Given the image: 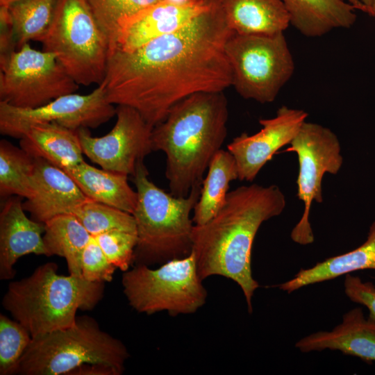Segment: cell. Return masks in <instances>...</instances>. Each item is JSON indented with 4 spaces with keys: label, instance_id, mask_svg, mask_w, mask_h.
<instances>
[{
    "label": "cell",
    "instance_id": "obj_5",
    "mask_svg": "<svg viewBox=\"0 0 375 375\" xmlns=\"http://www.w3.org/2000/svg\"><path fill=\"white\" fill-rule=\"evenodd\" d=\"M148 176L143 160L139 161L133 176L138 194L132 214L137 233L133 265L150 267L191 253L194 222L190 213L200 197L201 184L195 185L188 196L176 197Z\"/></svg>",
    "mask_w": 375,
    "mask_h": 375
},
{
    "label": "cell",
    "instance_id": "obj_4",
    "mask_svg": "<svg viewBox=\"0 0 375 375\" xmlns=\"http://www.w3.org/2000/svg\"><path fill=\"white\" fill-rule=\"evenodd\" d=\"M57 270L54 262L39 266L28 277L10 282L2 299L3 308L32 338L73 326L78 310L93 309L103 296V283Z\"/></svg>",
    "mask_w": 375,
    "mask_h": 375
},
{
    "label": "cell",
    "instance_id": "obj_24",
    "mask_svg": "<svg viewBox=\"0 0 375 375\" xmlns=\"http://www.w3.org/2000/svg\"><path fill=\"white\" fill-rule=\"evenodd\" d=\"M44 225L43 242L47 256L65 258L69 274L82 277V254L92 235L72 214L56 216Z\"/></svg>",
    "mask_w": 375,
    "mask_h": 375
},
{
    "label": "cell",
    "instance_id": "obj_10",
    "mask_svg": "<svg viewBox=\"0 0 375 375\" xmlns=\"http://www.w3.org/2000/svg\"><path fill=\"white\" fill-rule=\"evenodd\" d=\"M0 101L35 108L76 92L78 85L54 54L33 49L29 43L0 56Z\"/></svg>",
    "mask_w": 375,
    "mask_h": 375
},
{
    "label": "cell",
    "instance_id": "obj_37",
    "mask_svg": "<svg viewBox=\"0 0 375 375\" xmlns=\"http://www.w3.org/2000/svg\"><path fill=\"white\" fill-rule=\"evenodd\" d=\"M372 16L375 17V0L373 1Z\"/></svg>",
    "mask_w": 375,
    "mask_h": 375
},
{
    "label": "cell",
    "instance_id": "obj_28",
    "mask_svg": "<svg viewBox=\"0 0 375 375\" xmlns=\"http://www.w3.org/2000/svg\"><path fill=\"white\" fill-rule=\"evenodd\" d=\"M73 215L92 236L113 230L136 233L132 214L90 199L81 205Z\"/></svg>",
    "mask_w": 375,
    "mask_h": 375
},
{
    "label": "cell",
    "instance_id": "obj_2",
    "mask_svg": "<svg viewBox=\"0 0 375 375\" xmlns=\"http://www.w3.org/2000/svg\"><path fill=\"white\" fill-rule=\"evenodd\" d=\"M286 206L276 185H242L228 192L222 208L208 222L194 225L192 250L203 281L221 276L236 283L252 312V297L260 287L252 276L251 250L260 226L280 215Z\"/></svg>",
    "mask_w": 375,
    "mask_h": 375
},
{
    "label": "cell",
    "instance_id": "obj_13",
    "mask_svg": "<svg viewBox=\"0 0 375 375\" xmlns=\"http://www.w3.org/2000/svg\"><path fill=\"white\" fill-rule=\"evenodd\" d=\"M116 117L113 128L101 137L92 136L89 128L77 130L83 153L104 169L133 176L138 162L153 151V127L127 106H117Z\"/></svg>",
    "mask_w": 375,
    "mask_h": 375
},
{
    "label": "cell",
    "instance_id": "obj_23",
    "mask_svg": "<svg viewBox=\"0 0 375 375\" xmlns=\"http://www.w3.org/2000/svg\"><path fill=\"white\" fill-rule=\"evenodd\" d=\"M64 171L90 199L133 214L138 194L129 185L128 175L99 169L85 161Z\"/></svg>",
    "mask_w": 375,
    "mask_h": 375
},
{
    "label": "cell",
    "instance_id": "obj_8",
    "mask_svg": "<svg viewBox=\"0 0 375 375\" xmlns=\"http://www.w3.org/2000/svg\"><path fill=\"white\" fill-rule=\"evenodd\" d=\"M202 281L192 251L156 269L134 265L122 279L124 295L135 310L146 315L167 311L172 317L194 313L205 304L208 293Z\"/></svg>",
    "mask_w": 375,
    "mask_h": 375
},
{
    "label": "cell",
    "instance_id": "obj_11",
    "mask_svg": "<svg viewBox=\"0 0 375 375\" xmlns=\"http://www.w3.org/2000/svg\"><path fill=\"white\" fill-rule=\"evenodd\" d=\"M290 144L285 151L297 155V197L304 206L290 237L295 243L308 245L315 240L309 220L312 201L322 203L324 175L337 174L342 166L343 157L338 136L330 128L316 123L305 121Z\"/></svg>",
    "mask_w": 375,
    "mask_h": 375
},
{
    "label": "cell",
    "instance_id": "obj_21",
    "mask_svg": "<svg viewBox=\"0 0 375 375\" xmlns=\"http://www.w3.org/2000/svg\"><path fill=\"white\" fill-rule=\"evenodd\" d=\"M363 269L375 270V219L369 226L366 240L358 247L326 258L310 268L301 269L292 278L277 287L290 294L310 285Z\"/></svg>",
    "mask_w": 375,
    "mask_h": 375
},
{
    "label": "cell",
    "instance_id": "obj_32",
    "mask_svg": "<svg viewBox=\"0 0 375 375\" xmlns=\"http://www.w3.org/2000/svg\"><path fill=\"white\" fill-rule=\"evenodd\" d=\"M116 269L92 236L82 254V277L90 282H110Z\"/></svg>",
    "mask_w": 375,
    "mask_h": 375
},
{
    "label": "cell",
    "instance_id": "obj_9",
    "mask_svg": "<svg viewBox=\"0 0 375 375\" xmlns=\"http://www.w3.org/2000/svg\"><path fill=\"white\" fill-rule=\"evenodd\" d=\"M225 52L232 70V86L244 99L260 103L274 101L294 71L283 33H233L226 42Z\"/></svg>",
    "mask_w": 375,
    "mask_h": 375
},
{
    "label": "cell",
    "instance_id": "obj_27",
    "mask_svg": "<svg viewBox=\"0 0 375 375\" xmlns=\"http://www.w3.org/2000/svg\"><path fill=\"white\" fill-rule=\"evenodd\" d=\"M35 158L21 147L6 140L0 142V195L4 199L18 196L27 199Z\"/></svg>",
    "mask_w": 375,
    "mask_h": 375
},
{
    "label": "cell",
    "instance_id": "obj_19",
    "mask_svg": "<svg viewBox=\"0 0 375 375\" xmlns=\"http://www.w3.org/2000/svg\"><path fill=\"white\" fill-rule=\"evenodd\" d=\"M19 140L20 147L31 157L44 159L63 170L84 161L77 131L56 123L33 124Z\"/></svg>",
    "mask_w": 375,
    "mask_h": 375
},
{
    "label": "cell",
    "instance_id": "obj_26",
    "mask_svg": "<svg viewBox=\"0 0 375 375\" xmlns=\"http://www.w3.org/2000/svg\"><path fill=\"white\" fill-rule=\"evenodd\" d=\"M58 0H15L6 6L15 49L29 41L42 42L51 24Z\"/></svg>",
    "mask_w": 375,
    "mask_h": 375
},
{
    "label": "cell",
    "instance_id": "obj_7",
    "mask_svg": "<svg viewBox=\"0 0 375 375\" xmlns=\"http://www.w3.org/2000/svg\"><path fill=\"white\" fill-rule=\"evenodd\" d=\"M42 44L78 85L103 81L109 41L85 0H58Z\"/></svg>",
    "mask_w": 375,
    "mask_h": 375
},
{
    "label": "cell",
    "instance_id": "obj_31",
    "mask_svg": "<svg viewBox=\"0 0 375 375\" xmlns=\"http://www.w3.org/2000/svg\"><path fill=\"white\" fill-rule=\"evenodd\" d=\"M93 237L116 268L124 272L133 265L137 233L113 230Z\"/></svg>",
    "mask_w": 375,
    "mask_h": 375
},
{
    "label": "cell",
    "instance_id": "obj_15",
    "mask_svg": "<svg viewBox=\"0 0 375 375\" xmlns=\"http://www.w3.org/2000/svg\"><path fill=\"white\" fill-rule=\"evenodd\" d=\"M213 1L162 0L140 10L119 23L115 50L131 52L178 31L207 11Z\"/></svg>",
    "mask_w": 375,
    "mask_h": 375
},
{
    "label": "cell",
    "instance_id": "obj_35",
    "mask_svg": "<svg viewBox=\"0 0 375 375\" xmlns=\"http://www.w3.org/2000/svg\"><path fill=\"white\" fill-rule=\"evenodd\" d=\"M351 5L356 10H361L370 15L372 13V4L374 0H344Z\"/></svg>",
    "mask_w": 375,
    "mask_h": 375
},
{
    "label": "cell",
    "instance_id": "obj_6",
    "mask_svg": "<svg viewBox=\"0 0 375 375\" xmlns=\"http://www.w3.org/2000/svg\"><path fill=\"white\" fill-rule=\"evenodd\" d=\"M128 357L124 344L102 331L94 319L77 317L70 327L32 338L16 374H69L83 364L97 363L110 365L122 374Z\"/></svg>",
    "mask_w": 375,
    "mask_h": 375
},
{
    "label": "cell",
    "instance_id": "obj_1",
    "mask_svg": "<svg viewBox=\"0 0 375 375\" xmlns=\"http://www.w3.org/2000/svg\"><path fill=\"white\" fill-rule=\"evenodd\" d=\"M233 33L214 0L178 31L131 52L114 51L103 81L108 101L134 108L154 127L189 96L224 92L233 83L225 46Z\"/></svg>",
    "mask_w": 375,
    "mask_h": 375
},
{
    "label": "cell",
    "instance_id": "obj_34",
    "mask_svg": "<svg viewBox=\"0 0 375 375\" xmlns=\"http://www.w3.org/2000/svg\"><path fill=\"white\" fill-rule=\"evenodd\" d=\"M112 367L97 363H86L73 369L68 375H120Z\"/></svg>",
    "mask_w": 375,
    "mask_h": 375
},
{
    "label": "cell",
    "instance_id": "obj_14",
    "mask_svg": "<svg viewBox=\"0 0 375 375\" xmlns=\"http://www.w3.org/2000/svg\"><path fill=\"white\" fill-rule=\"evenodd\" d=\"M307 117L303 110L282 106L275 117L259 120L262 128L258 133L233 138L227 150L235 160L238 179L252 182L277 151L290 144Z\"/></svg>",
    "mask_w": 375,
    "mask_h": 375
},
{
    "label": "cell",
    "instance_id": "obj_33",
    "mask_svg": "<svg viewBox=\"0 0 375 375\" xmlns=\"http://www.w3.org/2000/svg\"><path fill=\"white\" fill-rule=\"evenodd\" d=\"M344 291L350 301L365 306L369 316L375 321V285L369 281H362L351 273L345 274Z\"/></svg>",
    "mask_w": 375,
    "mask_h": 375
},
{
    "label": "cell",
    "instance_id": "obj_25",
    "mask_svg": "<svg viewBox=\"0 0 375 375\" xmlns=\"http://www.w3.org/2000/svg\"><path fill=\"white\" fill-rule=\"evenodd\" d=\"M238 179L237 164L227 150L219 149L211 160L201 183L200 197L194 208L192 221L202 225L212 219L226 201L229 183Z\"/></svg>",
    "mask_w": 375,
    "mask_h": 375
},
{
    "label": "cell",
    "instance_id": "obj_29",
    "mask_svg": "<svg viewBox=\"0 0 375 375\" xmlns=\"http://www.w3.org/2000/svg\"><path fill=\"white\" fill-rule=\"evenodd\" d=\"M107 35L109 55L116 49L119 23L140 10L162 0H85Z\"/></svg>",
    "mask_w": 375,
    "mask_h": 375
},
{
    "label": "cell",
    "instance_id": "obj_3",
    "mask_svg": "<svg viewBox=\"0 0 375 375\" xmlns=\"http://www.w3.org/2000/svg\"><path fill=\"white\" fill-rule=\"evenodd\" d=\"M228 101L224 92H199L174 105L152 131L153 151L166 155L169 193L189 194L227 135Z\"/></svg>",
    "mask_w": 375,
    "mask_h": 375
},
{
    "label": "cell",
    "instance_id": "obj_17",
    "mask_svg": "<svg viewBox=\"0 0 375 375\" xmlns=\"http://www.w3.org/2000/svg\"><path fill=\"white\" fill-rule=\"evenodd\" d=\"M22 198H4L0 212V279L15 277L17 260L33 253L47 256L43 235L44 223L28 218Z\"/></svg>",
    "mask_w": 375,
    "mask_h": 375
},
{
    "label": "cell",
    "instance_id": "obj_36",
    "mask_svg": "<svg viewBox=\"0 0 375 375\" xmlns=\"http://www.w3.org/2000/svg\"><path fill=\"white\" fill-rule=\"evenodd\" d=\"M15 0H0V6H6Z\"/></svg>",
    "mask_w": 375,
    "mask_h": 375
},
{
    "label": "cell",
    "instance_id": "obj_18",
    "mask_svg": "<svg viewBox=\"0 0 375 375\" xmlns=\"http://www.w3.org/2000/svg\"><path fill=\"white\" fill-rule=\"evenodd\" d=\"M295 347L303 353L339 351L372 363L375 362V321L366 318L362 308L356 307L344 313L341 323L331 331L306 335L295 343Z\"/></svg>",
    "mask_w": 375,
    "mask_h": 375
},
{
    "label": "cell",
    "instance_id": "obj_22",
    "mask_svg": "<svg viewBox=\"0 0 375 375\" xmlns=\"http://www.w3.org/2000/svg\"><path fill=\"white\" fill-rule=\"evenodd\" d=\"M290 24L302 35L315 38L336 28H349L356 20V10L344 0H281Z\"/></svg>",
    "mask_w": 375,
    "mask_h": 375
},
{
    "label": "cell",
    "instance_id": "obj_30",
    "mask_svg": "<svg viewBox=\"0 0 375 375\" xmlns=\"http://www.w3.org/2000/svg\"><path fill=\"white\" fill-rule=\"evenodd\" d=\"M32 337L19 322L0 314V374L17 372L21 358L28 348Z\"/></svg>",
    "mask_w": 375,
    "mask_h": 375
},
{
    "label": "cell",
    "instance_id": "obj_16",
    "mask_svg": "<svg viewBox=\"0 0 375 375\" xmlns=\"http://www.w3.org/2000/svg\"><path fill=\"white\" fill-rule=\"evenodd\" d=\"M23 203L33 219L45 223L64 214H72L90 199L63 169L49 162L35 158L29 197Z\"/></svg>",
    "mask_w": 375,
    "mask_h": 375
},
{
    "label": "cell",
    "instance_id": "obj_20",
    "mask_svg": "<svg viewBox=\"0 0 375 375\" xmlns=\"http://www.w3.org/2000/svg\"><path fill=\"white\" fill-rule=\"evenodd\" d=\"M226 22L234 33L275 35L290 24L281 0H219Z\"/></svg>",
    "mask_w": 375,
    "mask_h": 375
},
{
    "label": "cell",
    "instance_id": "obj_12",
    "mask_svg": "<svg viewBox=\"0 0 375 375\" xmlns=\"http://www.w3.org/2000/svg\"><path fill=\"white\" fill-rule=\"evenodd\" d=\"M102 82L88 94L72 93L35 108H20L0 101V133L20 139L31 125L56 123L77 131L95 128L116 115Z\"/></svg>",
    "mask_w": 375,
    "mask_h": 375
}]
</instances>
